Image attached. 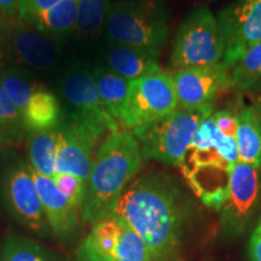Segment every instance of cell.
<instances>
[{"instance_id": "1", "label": "cell", "mask_w": 261, "mask_h": 261, "mask_svg": "<svg viewBox=\"0 0 261 261\" xmlns=\"http://www.w3.org/2000/svg\"><path fill=\"white\" fill-rule=\"evenodd\" d=\"M112 214L139 234L152 261H171L181 243L189 202L174 178L151 172L130 182Z\"/></svg>"}, {"instance_id": "2", "label": "cell", "mask_w": 261, "mask_h": 261, "mask_svg": "<svg viewBox=\"0 0 261 261\" xmlns=\"http://www.w3.org/2000/svg\"><path fill=\"white\" fill-rule=\"evenodd\" d=\"M139 142L130 130L109 132L98 146L81 207V221L93 225L113 213L142 167Z\"/></svg>"}, {"instance_id": "3", "label": "cell", "mask_w": 261, "mask_h": 261, "mask_svg": "<svg viewBox=\"0 0 261 261\" xmlns=\"http://www.w3.org/2000/svg\"><path fill=\"white\" fill-rule=\"evenodd\" d=\"M238 162L236 139L224 136L210 116L196 130L179 169L196 197L208 208L220 211Z\"/></svg>"}, {"instance_id": "4", "label": "cell", "mask_w": 261, "mask_h": 261, "mask_svg": "<svg viewBox=\"0 0 261 261\" xmlns=\"http://www.w3.org/2000/svg\"><path fill=\"white\" fill-rule=\"evenodd\" d=\"M71 54L69 45L19 18L0 24V68H18L48 85Z\"/></svg>"}, {"instance_id": "5", "label": "cell", "mask_w": 261, "mask_h": 261, "mask_svg": "<svg viewBox=\"0 0 261 261\" xmlns=\"http://www.w3.org/2000/svg\"><path fill=\"white\" fill-rule=\"evenodd\" d=\"M168 37L169 12L163 0H115L100 38L161 54Z\"/></svg>"}, {"instance_id": "6", "label": "cell", "mask_w": 261, "mask_h": 261, "mask_svg": "<svg viewBox=\"0 0 261 261\" xmlns=\"http://www.w3.org/2000/svg\"><path fill=\"white\" fill-rule=\"evenodd\" d=\"M213 112V106L177 107L167 115L130 130L139 142L143 160L179 167L196 130Z\"/></svg>"}, {"instance_id": "7", "label": "cell", "mask_w": 261, "mask_h": 261, "mask_svg": "<svg viewBox=\"0 0 261 261\" xmlns=\"http://www.w3.org/2000/svg\"><path fill=\"white\" fill-rule=\"evenodd\" d=\"M48 86L60 99L64 116L96 123L109 132L121 129L104 109L92 74V62L87 58L71 54Z\"/></svg>"}, {"instance_id": "8", "label": "cell", "mask_w": 261, "mask_h": 261, "mask_svg": "<svg viewBox=\"0 0 261 261\" xmlns=\"http://www.w3.org/2000/svg\"><path fill=\"white\" fill-rule=\"evenodd\" d=\"M226 45L218 16L207 6L191 10L181 19L169 62L174 70L224 63Z\"/></svg>"}, {"instance_id": "9", "label": "cell", "mask_w": 261, "mask_h": 261, "mask_svg": "<svg viewBox=\"0 0 261 261\" xmlns=\"http://www.w3.org/2000/svg\"><path fill=\"white\" fill-rule=\"evenodd\" d=\"M0 207L34 232L48 226L31 166L15 148H0Z\"/></svg>"}, {"instance_id": "10", "label": "cell", "mask_w": 261, "mask_h": 261, "mask_svg": "<svg viewBox=\"0 0 261 261\" xmlns=\"http://www.w3.org/2000/svg\"><path fill=\"white\" fill-rule=\"evenodd\" d=\"M177 107L172 74L161 70L139 77L130 81L120 126L126 130H133L167 115Z\"/></svg>"}, {"instance_id": "11", "label": "cell", "mask_w": 261, "mask_h": 261, "mask_svg": "<svg viewBox=\"0 0 261 261\" xmlns=\"http://www.w3.org/2000/svg\"><path fill=\"white\" fill-rule=\"evenodd\" d=\"M107 130L106 127L96 123L63 115L60 123V144L55 173L70 174L86 181L92 168L98 142Z\"/></svg>"}, {"instance_id": "12", "label": "cell", "mask_w": 261, "mask_h": 261, "mask_svg": "<svg viewBox=\"0 0 261 261\" xmlns=\"http://www.w3.org/2000/svg\"><path fill=\"white\" fill-rule=\"evenodd\" d=\"M261 204V168L238 162L231 175L227 197L221 207L224 234L237 236L249 226Z\"/></svg>"}, {"instance_id": "13", "label": "cell", "mask_w": 261, "mask_h": 261, "mask_svg": "<svg viewBox=\"0 0 261 261\" xmlns=\"http://www.w3.org/2000/svg\"><path fill=\"white\" fill-rule=\"evenodd\" d=\"M83 244L108 261H152L144 241L115 214L94 223Z\"/></svg>"}, {"instance_id": "14", "label": "cell", "mask_w": 261, "mask_h": 261, "mask_svg": "<svg viewBox=\"0 0 261 261\" xmlns=\"http://www.w3.org/2000/svg\"><path fill=\"white\" fill-rule=\"evenodd\" d=\"M225 38L227 68L261 41V0H233L217 15Z\"/></svg>"}, {"instance_id": "15", "label": "cell", "mask_w": 261, "mask_h": 261, "mask_svg": "<svg viewBox=\"0 0 261 261\" xmlns=\"http://www.w3.org/2000/svg\"><path fill=\"white\" fill-rule=\"evenodd\" d=\"M172 77L178 108L213 106L215 98L231 89L230 68L224 63L175 70Z\"/></svg>"}, {"instance_id": "16", "label": "cell", "mask_w": 261, "mask_h": 261, "mask_svg": "<svg viewBox=\"0 0 261 261\" xmlns=\"http://www.w3.org/2000/svg\"><path fill=\"white\" fill-rule=\"evenodd\" d=\"M93 51L94 56L98 58V63L106 65L128 81L162 70L160 65V54L144 48L116 44L99 38L93 44Z\"/></svg>"}, {"instance_id": "17", "label": "cell", "mask_w": 261, "mask_h": 261, "mask_svg": "<svg viewBox=\"0 0 261 261\" xmlns=\"http://www.w3.org/2000/svg\"><path fill=\"white\" fill-rule=\"evenodd\" d=\"M35 187L40 196L45 219L58 237L65 238L75 232L81 220V212L60 191L54 179L33 172Z\"/></svg>"}, {"instance_id": "18", "label": "cell", "mask_w": 261, "mask_h": 261, "mask_svg": "<svg viewBox=\"0 0 261 261\" xmlns=\"http://www.w3.org/2000/svg\"><path fill=\"white\" fill-rule=\"evenodd\" d=\"M237 119L236 144L240 161L261 168V104L242 107Z\"/></svg>"}, {"instance_id": "19", "label": "cell", "mask_w": 261, "mask_h": 261, "mask_svg": "<svg viewBox=\"0 0 261 261\" xmlns=\"http://www.w3.org/2000/svg\"><path fill=\"white\" fill-rule=\"evenodd\" d=\"M28 132L55 128L63 119V109L56 93L44 84L33 92L22 113Z\"/></svg>"}, {"instance_id": "20", "label": "cell", "mask_w": 261, "mask_h": 261, "mask_svg": "<svg viewBox=\"0 0 261 261\" xmlns=\"http://www.w3.org/2000/svg\"><path fill=\"white\" fill-rule=\"evenodd\" d=\"M24 144L32 171L54 179L56 174L55 161L60 144V125L51 129L28 132Z\"/></svg>"}, {"instance_id": "21", "label": "cell", "mask_w": 261, "mask_h": 261, "mask_svg": "<svg viewBox=\"0 0 261 261\" xmlns=\"http://www.w3.org/2000/svg\"><path fill=\"white\" fill-rule=\"evenodd\" d=\"M114 0H80L70 45L87 46L102 37L108 11Z\"/></svg>"}, {"instance_id": "22", "label": "cell", "mask_w": 261, "mask_h": 261, "mask_svg": "<svg viewBox=\"0 0 261 261\" xmlns=\"http://www.w3.org/2000/svg\"><path fill=\"white\" fill-rule=\"evenodd\" d=\"M92 74L104 109L120 125V119L128 96L130 81L114 73L106 65L98 62H92Z\"/></svg>"}, {"instance_id": "23", "label": "cell", "mask_w": 261, "mask_h": 261, "mask_svg": "<svg viewBox=\"0 0 261 261\" xmlns=\"http://www.w3.org/2000/svg\"><path fill=\"white\" fill-rule=\"evenodd\" d=\"M80 0H61L42 14L34 24L50 37L69 45Z\"/></svg>"}, {"instance_id": "24", "label": "cell", "mask_w": 261, "mask_h": 261, "mask_svg": "<svg viewBox=\"0 0 261 261\" xmlns=\"http://www.w3.org/2000/svg\"><path fill=\"white\" fill-rule=\"evenodd\" d=\"M44 84V81L25 70L14 67L0 68V86L21 114L24 112L33 92Z\"/></svg>"}, {"instance_id": "25", "label": "cell", "mask_w": 261, "mask_h": 261, "mask_svg": "<svg viewBox=\"0 0 261 261\" xmlns=\"http://www.w3.org/2000/svg\"><path fill=\"white\" fill-rule=\"evenodd\" d=\"M231 89L248 92L261 87V41L247 50L230 69Z\"/></svg>"}, {"instance_id": "26", "label": "cell", "mask_w": 261, "mask_h": 261, "mask_svg": "<svg viewBox=\"0 0 261 261\" xmlns=\"http://www.w3.org/2000/svg\"><path fill=\"white\" fill-rule=\"evenodd\" d=\"M23 116L0 86V148H16L27 137Z\"/></svg>"}, {"instance_id": "27", "label": "cell", "mask_w": 261, "mask_h": 261, "mask_svg": "<svg viewBox=\"0 0 261 261\" xmlns=\"http://www.w3.org/2000/svg\"><path fill=\"white\" fill-rule=\"evenodd\" d=\"M0 261H47L44 249L23 237H10Z\"/></svg>"}, {"instance_id": "28", "label": "cell", "mask_w": 261, "mask_h": 261, "mask_svg": "<svg viewBox=\"0 0 261 261\" xmlns=\"http://www.w3.org/2000/svg\"><path fill=\"white\" fill-rule=\"evenodd\" d=\"M54 181L70 203L81 212L86 191V181L70 174H56L54 177Z\"/></svg>"}, {"instance_id": "29", "label": "cell", "mask_w": 261, "mask_h": 261, "mask_svg": "<svg viewBox=\"0 0 261 261\" xmlns=\"http://www.w3.org/2000/svg\"><path fill=\"white\" fill-rule=\"evenodd\" d=\"M61 0H19L18 17L28 24H34L35 21L46 10L56 5Z\"/></svg>"}, {"instance_id": "30", "label": "cell", "mask_w": 261, "mask_h": 261, "mask_svg": "<svg viewBox=\"0 0 261 261\" xmlns=\"http://www.w3.org/2000/svg\"><path fill=\"white\" fill-rule=\"evenodd\" d=\"M211 117L213 119L218 129H219L224 136L236 139L238 127V119L236 114H233L227 109H218L212 113Z\"/></svg>"}, {"instance_id": "31", "label": "cell", "mask_w": 261, "mask_h": 261, "mask_svg": "<svg viewBox=\"0 0 261 261\" xmlns=\"http://www.w3.org/2000/svg\"><path fill=\"white\" fill-rule=\"evenodd\" d=\"M19 0H0V24L11 23L18 19Z\"/></svg>"}, {"instance_id": "32", "label": "cell", "mask_w": 261, "mask_h": 261, "mask_svg": "<svg viewBox=\"0 0 261 261\" xmlns=\"http://www.w3.org/2000/svg\"><path fill=\"white\" fill-rule=\"evenodd\" d=\"M248 252H249L250 261H261V220L250 236Z\"/></svg>"}, {"instance_id": "33", "label": "cell", "mask_w": 261, "mask_h": 261, "mask_svg": "<svg viewBox=\"0 0 261 261\" xmlns=\"http://www.w3.org/2000/svg\"><path fill=\"white\" fill-rule=\"evenodd\" d=\"M77 261H108L99 256L90 248H87L85 244H81L79 250H77Z\"/></svg>"}, {"instance_id": "34", "label": "cell", "mask_w": 261, "mask_h": 261, "mask_svg": "<svg viewBox=\"0 0 261 261\" xmlns=\"http://www.w3.org/2000/svg\"><path fill=\"white\" fill-rule=\"evenodd\" d=\"M259 103H260V104H261V98H260V102H259Z\"/></svg>"}]
</instances>
